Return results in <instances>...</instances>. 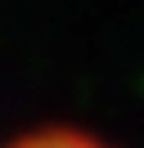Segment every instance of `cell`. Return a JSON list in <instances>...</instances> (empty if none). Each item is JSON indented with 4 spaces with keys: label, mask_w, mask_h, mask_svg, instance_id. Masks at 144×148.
I'll return each mask as SVG.
<instances>
[{
    "label": "cell",
    "mask_w": 144,
    "mask_h": 148,
    "mask_svg": "<svg viewBox=\"0 0 144 148\" xmlns=\"http://www.w3.org/2000/svg\"><path fill=\"white\" fill-rule=\"evenodd\" d=\"M9 148H108V144H99L90 135H77V130H41V135H27Z\"/></svg>",
    "instance_id": "cell-1"
}]
</instances>
